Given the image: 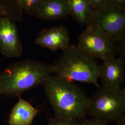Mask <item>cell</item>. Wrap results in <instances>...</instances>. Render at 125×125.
Segmentation results:
<instances>
[{"label":"cell","instance_id":"obj_14","mask_svg":"<svg viewBox=\"0 0 125 125\" xmlns=\"http://www.w3.org/2000/svg\"><path fill=\"white\" fill-rule=\"evenodd\" d=\"M20 0L23 12L31 16H34L44 0Z\"/></svg>","mask_w":125,"mask_h":125},{"label":"cell","instance_id":"obj_6","mask_svg":"<svg viewBox=\"0 0 125 125\" xmlns=\"http://www.w3.org/2000/svg\"><path fill=\"white\" fill-rule=\"evenodd\" d=\"M117 42L125 37V8L106 4L94 10L92 23Z\"/></svg>","mask_w":125,"mask_h":125},{"label":"cell","instance_id":"obj_7","mask_svg":"<svg viewBox=\"0 0 125 125\" xmlns=\"http://www.w3.org/2000/svg\"><path fill=\"white\" fill-rule=\"evenodd\" d=\"M0 50L7 58L21 56L23 46L15 23L5 16L0 17Z\"/></svg>","mask_w":125,"mask_h":125},{"label":"cell","instance_id":"obj_20","mask_svg":"<svg viewBox=\"0 0 125 125\" xmlns=\"http://www.w3.org/2000/svg\"><path fill=\"white\" fill-rule=\"evenodd\" d=\"M4 12L3 9H2L0 5V17L1 16H4Z\"/></svg>","mask_w":125,"mask_h":125},{"label":"cell","instance_id":"obj_2","mask_svg":"<svg viewBox=\"0 0 125 125\" xmlns=\"http://www.w3.org/2000/svg\"><path fill=\"white\" fill-rule=\"evenodd\" d=\"M52 74L50 64L30 59L14 62L0 74V94L20 96L41 86Z\"/></svg>","mask_w":125,"mask_h":125},{"label":"cell","instance_id":"obj_12","mask_svg":"<svg viewBox=\"0 0 125 125\" xmlns=\"http://www.w3.org/2000/svg\"><path fill=\"white\" fill-rule=\"evenodd\" d=\"M69 15L81 25L88 26L92 23L94 10L89 0H67Z\"/></svg>","mask_w":125,"mask_h":125},{"label":"cell","instance_id":"obj_16","mask_svg":"<svg viewBox=\"0 0 125 125\" xmlns=\"http://www.w3.org/2000/svg\"><path fill=\"white\" fill-rule=\"evenodd\" d=\"M93 10L97 9L107 3V0H89Z\"/></svg>","mask_w":125,"mask_h":125},{"label":"cell","instance_id":"obj_17","mask_svg":"<svg viewBox=\"0 0 125 125\" xmlns=\"http://www.w3.org/2000/svg\"><path fill=\"white\" fill-rule=\"evenodd\" d=\"M80 125H106L100 121L92 119L88 120L86 118L83 119Z\"/></svg>","mask_w":125,"mask_h":125},{"label":"cell","instance_id":"obj_18","mask_svg":"<svg viewBox=\"0 0 125 125\" xmlns=\"http://www.w3.org/2000/svg\"><path fill=\"white\" fill-rule=\"evenodd\" d=\"M107 4L125 8V0H107Z\"/></svg>","mask_w":125,"mask_h":125},{"label":"cell","instance_id":"obj_10","mask_svg":"<svg viewBox=\"0 0 125 125\" xmlns=\"http://www.w3.org/2000/svg\"><path fill=\"white\" fill-rule=\"evenodd\" d=\"M69 15L67 0H44L35 16L41 20L53 21Z\"/></svg>","mask_w":125,"mask_h":125},{"label":"cell","instance_id":"obj_15","mask_svg":"<svg viewBox=\"0 0 125 125\" xmlns=\"http://www.w3.org/2000/svg\"><path fill=\"white\" fill-rule=\"evenodd\" d=\"M46 125H80L77 121L70 119L55 116L54 118L50 119Z\"/></svg>","mask_w":125,"mask_h":125},{"label":"cell","instance_id":"obj_11","mask_svg":"<svg viewBox=\"0 0 125 125\" xmlns=\"http://www.w3.org/2000/svg\"><path fill=\"white\" fill-rule=\"evenodd\" d=\"M39 111L27 101L19 97L9 116V125H31Z\"/></svg>","mask_w":125,"mask_h":125},{"label":"cell","instance_id":"obj_9","mask_svg":"<svg viewBox=\"0 0 125 125\" xmlns=\"http://www.w3.org/2000/svg\"><path fill=\"white\" fill-rule=\"evenodd\" d=\"M35 44L52 51H63L71 45L69 32L63 25L43 29L37 37Z\"/></svg>","mask_w":125,"mask_h":125},{"label":"cell","instance_id":"obj_13","mask_svg":"<svg viewBox=\"0 0 125 125\" xmlns=\"http://www.w3.org/2000/svg\"><path fill=\"white\" fill-rule=\"evenodd\" d=\"M0 5L4 12V16L13 22H21L23 11L20 0H0Z\"/></svg>","mask_w":125,"mask_h":125},{"label":"cell","instance_id":"obj_4","mask_svg":"<svg viewBox=\"0 0 125 125\" xmlns=\"http://www.w3.org/2000/svg\"><path fill=\"white\" fill-rule=\"evenodd\" d=\"M97 88L94 94L88 98L87 115L106 125L117 122L125 116V89L102 85Z\"/></svg>","mask_w":125,"mask_h":125},{"label":"cell","instance_id":"obj_1","mask_svg":"<svg viewBox=\"0 0 125 125\" xmlns=\"http://www.w3.org/2000/svg\"><path fill=\"white\" fill-rule=\"evenodd\" d=\"M41 86L55 116L78 121L88 115V97L75 82L51 75Z\"/></svg>","mask_w":125,"mask_h":125},{"label":"cell","instance_id":"obj_5","mask_svg":"<svg viewBox=\"0 0 125 125\" xmlns=\"http://www.w3.org/2000/svg\"><path fill=\"white\" fill-rule=\"evenodd\" d=\"M116 43L91 23L78 36L76 46L90 57L104 61L116 58L119 52Z\"/></svg>","mask_w":125,"mask_h":125},{"label":"cell","instance_id":"obj_8","mask_svg":"<svg viewBox=\"0 0 125 125\" xmlns=\"http://www.w3.org/2000/svg\"><path fill=\"white\" fill-rule=\"evenodd\" d=\"M125 77V62L122 57L104 61L100 66L99 79L105 87L120 89Z\"/></svg>","mask_w":125,"mask_h":125},{"label":"cell","instance_id":"obj_19","mask_svg":"<svg viewBox=\"0 0 125 125\" xmlns=\"http://www.w3.org/2000/svg\"><path fill=\"white\" fill-rule=\"evenodd\" d=\"M116 122L117 123L118 125H125V116L122 117Z\"/></svg>","mask_w":125,"mask_h":125},{"label":"cell","instance_id":"obj_3","mask_svg":"<svg viewBox=\"0 0 125 125\" xmlns=\"http://www.w3.org/2000/svg\"><path fill=\"white\" fill-rule=\"evenodd\" d=\"M52 74L73 82L98 86L100 65L96 59L71 45L52 65Z\"/></svg>","mask_w":125,"mask_h":125}]
</instances>
